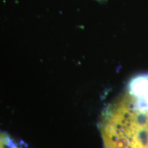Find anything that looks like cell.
<instances>
[{"instance_id":"2","label":"cell","mask_w":148,"mask_h":148,"mask_svg":"<svg viewBox=\"0 0 148 148\" xmlns=\"http://www.w3.org/2000/svg\"><path fill=\"white\" fill-rule=\"evenodd\" d=\"M129 95L138 113L148 112V76L141 75L132 79L129 85Z\"/></svg>"},{"instance_id":"4","label":"cell","mask_w":148,"mask_h":148,"mask_svg":"<svg viewBox=\"0 0 148 148\" xmlns=\"http://www.w3.org/2000/svg\"><path fill=\"white\" fill-rule=\"evenodd\" d=\"M143 148H148V114L146 119L145 123L143 125V132H142Z\"/></svg>"},{"instance_id":"3","label":"cell","mask_w":148,"mask_h":148,"mask_svg":"<svg viewBox=\"0 0 148 148\" xmlns=\"http://www.w3.org/2000/svg\"><path fill=\"white\" fill-rule=\"evenodd\" d=\"M0 148H23L6 133L0 131Z\"/></svg>"},{"instance_id":"1","label":"cell","mask_w":148,"mask_h":148,"mask_svg":"<svg viewBox=\"0 0 148 148\" xmlns=\"http://www.w3.org/2000/svg\"><path fill=\"white\" fill-rule=\"evenodd\" d=\"M130 97L126 96L103 112L100 128L105 148H143V125Z\"/></svg>"}]
</instances>
